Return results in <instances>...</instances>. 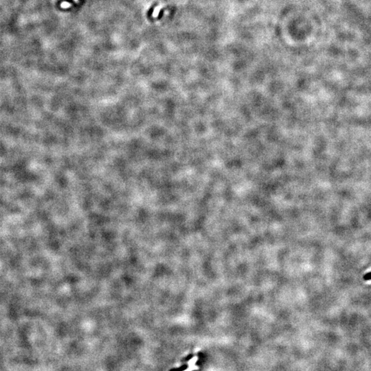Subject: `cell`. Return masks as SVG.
I'll list each match as a JSON object with an SVG mask.
<instances>
[{
    "mask_svg": "<svg viewBox=\"0 0 371 371\" xmlns=\"http://www.w3.org/2000/svg\"><path fill=\"white\" fill-rule=\"evenodd\" d=\"M70 6H71L69 2H66V1H64V2L61 4V7L64 8H67L70 7Z\"/></svg>",
    "mask_w": 371,
    "mask_h": 371,
    "instance_id": "cell-1",
    "label": "cell"
},
{
    "mask_svg": "<svg viewBox=\"0 0 371 371\" xmlns=\"http://www.w3.org/2000/svg\"><path fill=\"white\" fill-rule=\"evenodd\" d=\"M364 280L366 281H369V280H371V272L369 274H367L366 275L364 276Z\"/></svg>",
    "mask_w": 371,
    "mask_h": 371,
    "instance_id": "cell-2",
    "label": "cell"
},
{
    "mask_svg": "<svg viewBox=\"0 0 371 371\" xmlns=\"http://www.w3.org/2000/svg\"><path fill=\"white\" fill-rule=\"evenodd\" d=\"M74 1H78V0H74Z\"/></svg>",
    "mask_w": 371,
    "mask_h": 371,
    "instance_id": "cell-3",
    "label": "cell"
}]
</instances>
